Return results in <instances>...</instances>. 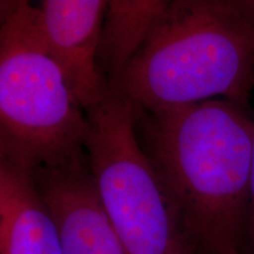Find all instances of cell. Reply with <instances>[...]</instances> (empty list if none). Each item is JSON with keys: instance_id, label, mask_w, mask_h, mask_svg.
Wrapping results in <instances>:
<instances>
[{"instance_id": "obj_2", "label": "cell", "mask_w": 254, "mask_h": 254, "mask_svg": "<svg viewBox=\"0 0 254 254\" xmlns=\"http://www.w3.org/2000/svg\"><path fill=\"white\" fill-rule=\"evenodd\" d=\"M254 11L247 1L176 0L112 92L148 112L225 99L249 109Z\"/></svg>"}, {"instance_id": "obj_4", "label": "cell", "mask_w": 254, "mask_h": 254, "mask_svg": "<svg viewBox=\"0 0 254 254\" xmlns=\"http://www.w3.org/2000/svg\"><path fill=\"white\" fill-rule=\"evenodd\" d=\"M85 114L88 167L126 253L196 254L138 140L134 105L111 92Z\"/></svg>"}, {"instance_id": "obj_8", "label": "cell", "mask_w": 254, "mask_h": 254, "mask_svg": "<svg viewBox=\"0 0 254 254\" xmlns=\"http://www.w3.org/2000/svg\"><path fill=\"white\" fill-rule=\"evenodd\" d=\"M168 2L164 0L109 1L101 28L97 66L111 92L118 86Z\"/></svg>"}, {"instance_id": "obj_1", "label": "cell", "mask_w": 254, "mask_h": 254, "mask_svg": "<svg viewBox=\"0 0 254 254\" xmlns=\"http://www.w3.org/2000/svg\"><path fill=\"white\" fill-rule=\"evenodd\" d=\"M134 111L138 140L196 254H241L254 129L246 107L214 99L159 112Z\"/></svg>"}, {"instance_id": "obj_10", "label": "cell", "mask_w": 254, "mask_h": 254, "mask_svg": "<svg viewBox=\"0 0 254 254\" xmlns=\"http://www.w3.org/2000/svg\"><path fill=\"white\" fill-rule=\"evenodd\" d=\"M251 4H252V7H253V11H254V0H251Z\"/></svg>"}, {"instance_id": "obj_9", "label": "cell", "mask_w": 254, "mask_h": 254, "mask_svg": "<svg viewBox=\"0 0 254 254\" xmlns=\"http://www.w3.org/2000/svg\"><path fill=\"white\" fill-rule=\"evenodd\" d=\"M241 254H254V129L252 140V161H251V189H250V206L245 240Z\"/></svg>"}, {"instance_id": "obj_5", "label": "cell", "mask_w": 254, "mask_h": 254, "mask_svg": "<svg viewBox=\"0 0 254 254\" xmlns=\"http://www.w3.org/2000/svg\"><path fill=\"white\" fill-rule=\"evenodd\" d=\"M107 5L105 0H44L36 6L41 40L84 110L111 93L97 66Z\"/></svg>"}, {"instance_id": "obj_6", "label": "cell", "mask_w": 254, "mask_h": 254, "mask_svg": "<svg viewBox=\"0 0 254 254\" xmlns=\"http://www.w3.org/2000/svg\"><path fill=\"white\" fill-rule=\"evenodd\" d=\"M31 173L58 226L63 254H127L101 204L87 155Z\"/></svg>"}, {"instance_id": "obj_7", "label": "cell", "mask_w": 254, "mask_h": 254, "mask_svg": "<svg viewBox=\"0 0 254 254\" xmlns=\"http://www.w3.org/2000/svg\"><path fill=\"white\" fill-rule=\"evenodd\" d=\"M0 254H63L58 226L31 171L0 159Z\"/></svg>"}, {"instance_id": "obj_3", "label": "cell", "mask_w": 254, "mask_h": 254, "mask_svg": "<svg viewBox=\"0 0 254 254\" xmlns=\"http://www.w3.org/2000/svg\"><path fill=\"white\" fill-rule=\"evenodd\" d=\"M0 4V159L33 171L85 158L86 114L41 40L36 6Z\"/></svg>"}]
</instances>
